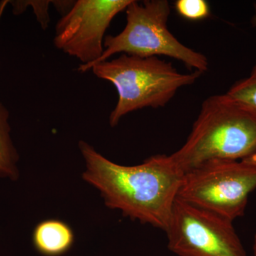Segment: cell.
Segmentation results:
<instances>
[{
    "instance_id": "cell-5",
    "label": "cell",
    "mask_w": 256,
    "mask_h": 256,
    "mask_svg": "<svg viewBox=\"0 0 256 256\" xmlns=\"http://www.w3.org/2000/svg\"><path fill=\"white\" fill-rule=\"evenodd\" d=\"M256 188V168L242 161H212L184 173L178 197L234 222L245 214Z\"/></svg>"
},
{
    "instance_id": "cell-7",
    "label": "cell",
    "mask_w": 256,
    "mask_h": 256,
    "mask_svg": "<svg viewBox=\"0 0 256 256\" xmlns=\"http://www.w3.org/2000/svg\"><path fill=\"white\" fill-rule=\"evenodd\" d=\"M132 0H78L56 25L58 50L80 60V73L90 70L104 52V36L114 16Z\"/></svg>"
},
{
    "instance_id": "cell-16",
    "label": "cell",
    "mask_w": 256,
    "mask_h": 256,
    "mask_svg": "<svg viewBox=\"0 0 256 256\" xmlns=\"http://www.w3.org/2000/svg\"><path fill=\"white\" fill-rule=\"evenodd\" d=\"M252 252H254V256H256V234L254 236V245H252Z\"/></svg>"
},
{
    "instance_id": "cell-3",
    "label": "cell",
    "mask_w": 256,
    "mask_h": 256,
    "mask_svg": "<svg viewBox=\"0 0 256 256\" xmlns=\"http://www.w3.org/2000/svg\"><path fill=\"white\" fill-rule=\"evenodd\" d=\"M90 70L98 78L114 84L117 90L118 100L109 118L112 127L133 111L164 107L180 88L194 84L202 74L196 70L180 73L172 64L158 57L142 58L126 54L96 64Z\"/></svg>"
},
{
    "instance_id": "cell-12",
    "label": "cell",
    "mask_w": 256,
    "mask_h": 256,
    "mask_svg": "<svg viewBox=\"0 0 256 256\" xmlns=\"http://www.w3.org/2000/svg\"><path fill=\"white\" fill-rule=\"evenodd\" d=\"M52 2L53 1H10V4L12 5L13 12L15 15L22 14L28 6H31L36 14L37 20L44 30L48 28L50 22L48 5Z\"/></svg>"
},
{
    "instance_id": "cell-2",
    "label": "cell",
    "mask_w": 256,
    "mask_h": 256,
    "mask_svg": "<svg viewBox=\"0 0 256 256\" xmlns=\"http://www.w3.org/2000/svg\"><path fill=\"white\" fill-rule=\"evenodd\" d=\"M256 151V116L228 94L202 106L186 142L171 154L184 173L212 161H242Z\"/></svg>"
},
{
    "instance_id": "cell-11",
    "label": "cell",
    "mask_w": 256,
    "mask_h": 256,
    "mask_svg": "<svg viewBox=\"0 0 256 256\" xmlns=\"http://www.w3.org/2000/svg\"><path fill=\"white\" fill-rule=\"evenodd\" d=\"M178 14L190 20H200L210 15V6L204 0H178L175 3Z\"/></svg>"
},
{
    "instance_id": "cell-8",
    "label": "cell",
    "mask_w": 256,
    "mask_h": 256,
    "mask_svg": "<svg viewBox=\"0 0 256 256\" xmlns=\"http://www.w3.org/2000/svg\"><path fill=\"white\" fill-rule=\"evenodd\" d=\"M74 242L72 228L60 220L40 222L33 233V244L37 252L45 256H60L68 252Z\"/></svg>"
},
{
    "instance_id": "cell-9",
    "label": "cell",
    "mask_w": 256,
    "mask_h": 256,
    "mask_svg": "<svg viewBox=\"0 0 256 256\" xmlns=\"http://www.w3.org/2000/svg\"><path fill=\"white\" fill-rule=\"evenodd\" d=\"M9 116V111L0 101V176L16 180L18 156L10 137Z\"/></svg>"
},
{
    "instance_id": "cell-13",
    "label": "cell",
    "mask_w": 256,
    "mask_h": 256,
    "mask_svg": "<svg viewBox=\"0 0 256 256\" xmlns=\"http://www.w3.org/2000/svg\"><path fill=\"white\" fill-rule=\"evenodd\" d=\"M242 162L245 163V164L250 165V166L256 169V151L255 152L252 153V154H250V156L242 160Z\"/></svg>"
},
{
    "instance_id": "cell-1",
    "label": "cell",
    "mask_w": 256,
    "mask_h": 256,
    "mask_svg": "<svg viewBox=\"0 0 256 256\" xmlns=\"http://www.w3.org/2000/svg\"><path fill=\"white\" fill-rule=\"evenodd\" d=\"M79 149L86 166L84 180L100 191L106 206L132 220L166 230L184 176L171 156L158 154L142 164L124 166L84 141Z\"/></svg>"
},
{
    "instance_id": "cell-4",
    "label": "cell",
    "mask_w": 256,
    "mask_h": 256,
    "mask_svg": "<svg viewBox=\"0 0 256 256\" xmlns=\"http://www.w3.org/2000/svg\"><path fill=\"white\" fill-rule=\"evenodd\" d=\"M126 11V28L116 36L105 37L104 53L95 64L106 62L116 54L142 58L166 56L200 73L208 70L206 57L184 45L168 30L169 2L146 0L138 3L132 0Z\"/></svg>"
},
{
    "instance_id": "cell-15",
    "label": "cell",
    "mask_w": 256,
    "mask_h": 256,
    "mask_svg": "<svg viewBox=\"0 0 256 256\" xmlns=\"http://www.w3.org/2000/svg\"><path fill=\"white\" fill-rule=\"evenodd\" d=\"M9 3L10 1H8V0H3V1L0 2V20H1L2 16L4 13L5 8Z\"/></svg>"
},
{
    "instance_id": "cell-10",
    "label": "cell",
    "mask_w": 256,
    "mask_h": 256,
    "mask_svg": "<svg viewBox=\"0 0 256 256\" xmlns=\"http://www.w3.org/2000/svg\"><path fill=\"white\" fill-rule=\"evenodd\" d=\"M226 94L256 116V78L249 76L239 80Z\"/></svg>"
},
{
    "instance_id": "cell-14",
    "label": "cell",
    "mask_w": 256,
    "mask_h": 256,
    "mask_svg": "<svg viewBox=\"0 0 256 256\" xmlns=\"http://www.w3.org/2000/svg\"><path fill=\"white\" fill-rule=\"evenodd\" d=\"M252 25H254V26L256 28V6L255 8V13H254V16H252ZM250 76L256 78V58L255 65H254V68L252 69V74H250Z\"/></svg>"
},
{
    "instance_id": "cell-6",
    "label": "cell",
    "mask_w": 256,
    "mask_h": 256,
    "mask_svg": "<svg viewBox=\"0 0 256 256\" xmlns=\"http://www.w3.org/2000/svg\"><path fill=\"white\" fill-rule=\"evenodd\" d=\"M165 232L178 256H248L233 222L178 197Z\"/></svg>"
}]
</instances>
